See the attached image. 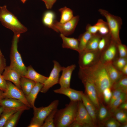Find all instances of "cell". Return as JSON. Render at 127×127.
Listing matches in <instances>:
<instances>
[{
	"instance_id": "1",
	"label": "cell",
	"mask_w": 127,
	"mask_h": 127,
	"mask_svg": "<svg viewBox=\"0 0 127 127\" xmlns=\"http://www.w3.org/2000/svg\"><path fill=\"white\" fill-rule=\"evenodd\" d=\"M79 75L80 79L87 78L93 82L96 87L99 97L102 95L104 90L107 88H111L112 86L104 65L100 60L96 64L91 67L80 68Z\"/></svg>"
},
{
	"instance_id": "2",
	"label": "cell",
	"mask_w": 127,
	"mask_h": 127,
	"mask_svg": "<svg viewBox=\"0 0 127 127\" xmlns=\"http://www.w3.org/2000/svg\"><path fill=\"white\" fill-rule=\"evenodd\" d=\"M78 102L71 101L64 108L57 110L54 118L55 127H69L75 120Z\"/></svg>"
},
{
	"instance_id": "3",
	"label": "cell",
	"mask_w": 127,
	"mask_h": 127,
	"mask_svg": "<svg viewBox=\"0 0 127 127\" xmlns=\"http://www.w3.org/2000/svg\"><path fill=\"white\" fill-rule=\"evenodd\" d=\"M0 21L3 26L11 30L14 34H20L28 30L17 17L7 9L6 5L0 7Z\"/></svg>"
},
{
	"instance_id": "4",
	"label": "cell",
	"mask_w": 127,
	"mask_h": 127,
	"mask_svg": "<svg viewBox=\"0 0 127 127\" xmlns=\"http://www.w3.org/2000/svg\"><path fill=\"white\" fill-rule=\"evenodd\" d=\"M98 11L106 19L111 39L117 44L121 43L119 36V32L122 24L121 18L103 9H100Z\"/></svg>"
},
{
	"instance_id": "5",
	"label": "cell",
	"mask_w": 127,
	"mask_h": 127,
	"mask_svg": "<svg viewBox=\"0 0 127 127\" xmlns=\"http://www.w3.org/2000/svg\"><path fill=\"white\" fill-rule=\"evenodd\" d=\"M20 36V34H14L13 37L11 49L9 66L17 71L22 77L24 76L27 67L23 63L18 49V43Z\"/></svg>"
},
{
	"instance_id": "6",
	"label": "cell",
	"mask_w": 127,
	"mask_h": 127,
	"mask_svg": "<svg viewBox=\"0 0 127 127\" xmlns=\"http://www.w3.org/2000/svg\"><path fill=\"white\" fill-rule=\"evenodd\" d=\"M59 103L58 100H56L46 107H36L35 106L33 108L34 115L31 123L41 127L49 115L53 110L57 108Z\"/></svg>"
},
{
	"instance_id": "7",
	"label": "cell",
	"mask_w": 127,
	"mask_h": 127,
	"mask_svg": "<svg viewBox=\"0 0 127 127\" xmlns=\"http://www.w3.org/2000/svg\"><path fill=\"white\" fill-rule=\"evenodd\" d=\"M101 53L98 50H84L80 52L79 61L80 68H88L95 65L100 60Z\"/></svg>"
},
{
	"instance_id": "8",
	"label": "cell",
	"mask_w": 127,
	"mask_h": 127,
	"mask_svg": "<svg viewBox=\"0 0 127 127\" xmlns=\"http://www.w3.org/2000/svg\"><path fill=\"white\" fill-rule=\"evenodd\" d=\"M53 67L49 76L43 84V86L40 91L42 93H46L55 85L59 83L60 74L62 71V67L58 62L54 60Z\"/></svg>"
},
{
	"instance_id": "9",
	"label": "cell",
	"mask_w": 127,
	"mask_h": 127,
	"mask_svg": "<svg viewBox=\"0 0 127 127\" xmlns=\"http://www.w3.org/2000/svg\"><path fill=\"white\" fill-rule=\"evenodd\" d=\"M7 85L6 89L3 93L4 98H11L18 100L29 108L31 107L21 89L9 81L7 82Z\"/></svg>"
},
{
	"instance_id": "10",
	"label": "cell",
	"mask_w": 127,
	"mask_h": 127,
	"mask_svg": "<svg viewBox=\"0 0 127 127\" xmlns=\"http://www.w3.org/2000/svg\"><path fill=\"white\" fill-rule=\"evenodd\" d=\"M74 121L80 124L82 127H92L95 126L94 123L82 101L78 102L77 111Z\"/></svg>"
},
{
	"instance_id": "11",
	"label": "cell",
	"mask_w": 127,
	"mask_h": 127,
	"mask_svg": "<svg viewBox=\"0 0 127 127\" xmlns=\"http://www.w3.org/2000/svg\"><path fill=\"white\" fill-rule=\"evenodd\" d=\"M79 20V16H74L69 21L62 24L55 20L54 27L57 32H60L61 34L66 36L72 34L75 31Z\"/></svg>"
},
{
	"instance_id": "12",
	"label": "cell",
	"mask_w": 127,
	"mask_h": 127,
	"mask_svg": "<svg viewBox=\"0 0 127 127\" xmlns=\"http://www.w3.org/2000/svg\"><path fill=\"white\" fill-rule=\"evenodd\" d=\"M81 79L84 86L85 94L96 108L99 109L100 106L99 96L94 83L91 80L87 78H83Z\"/></svg>"
},
{
	"instance_id": "13",
	"label": "cell",
	"mask_w": 127,
	"mask_h": 127,
	"mask_svg": "<svg viewBox=\"0 0 127 127\" xmlns=\"http://www.w3.org/2000/svg\"><path fill=\"white\" fill-rule=\"evenodd\" d=\"M117 44L111 39L109 44L101 53L100 61L104 64L113 62L116 59L118 52Z\"/></svg>"
},
{
	"instance_id": "14",
	"label": "cell",
	"mask_w": 127,
	"mask_h": 127,
	"mask_svg": "<svg viewBox=\"0 0 127 127\" xmlns=\"http://www.w3.org/2000/svg\"><path fill=\"white\" fill-rule=\"evenodd\" d=\"M6 80L11 82L21 89L20 80L21 76L19 72L14 68L10 66L6 67L2 75Z\"/></svg>"
},
{
	"instance_id": "15",
	"label": "cell",
	"mask_w": 127,
	"mask_h": 127,
	"mask_svg": "<svg viewBox=\"0 0 127 127\" xmlns=\"http://www.w3.org/2000/svg\"><path fill=\"white\" fill-rule=\"evenodd\" d=\"M75 67V64H72L67 67H62V74L59 82L60 87H70L72 74Z\"/></svg>"
},
{
	"instance_id": "16",
	"label": "cell",
	"mask_w": 127,
	"mask_h": 127,
	"mask_svg": "<svg viewBox=\"0 0 127 127\" xmlns=\"http://www.w3.org/2000/svg\"><path fill=\"white\" fill-rule=\"evenodd\" d=\"M54 92L64 95L67 96L71 101H82L83 92L82 91L75 90L70 87L61 88L53 90Z\"/></svg>"
},
{
	"instance_id": "17",
	"label": "cell",
	"mask_w": 127,
	"mask_h": 127,
	"mask_svg": "<svg viewBox=\"0 0 127 127\" xmlns=\"http://www.w3.org/2000/svg\"><path fill=\"white\" fill-rule=\"evenodd\" d=\"M0 105L4 109H24L27 110L29 108L20 101L11 98H5L0 102Z\"/></svg>"
},
{
	"instance_id": "18",
	"label": "cell",
	"mask_w": 127,
	"mask_h": 127,
	"mask_svg": "<svg viewBox=\"0 0 127 127\" xmlns=\"http://www.w3.org/2000/svg\"><path fill=\"white\" fill-rule=\"evenodd\" d=\"M108 76L112 85L123 75L121 71L117 69L113 64L110 62L104 64Z\"/></svg>"
},
{
	"instance_id": "19",
	"label": "cell",
	"mask_w": 127,
	"mask_h": 127,
	"mask_svg": "<svg viewBox=\"0 0 127 127\" xmlns=\"http://www.w3.org/2000/svg\"><path fill=\"white\" fill-rule=\"evenodd\" d=\"M24 76L36 83L42 84H43L48 78L36 72L31 65L27 67V71Z\"/></svg>"
},
{
	"instance_id": "20",
	"label": "cell",
	"mask_w": 127,
	"mask_h": 127,
	"mask_svg": "<svg viewBox=\"0 0 127 127\" xmlns=\"http://www.w3.org/2000/svg\"><path fill=\"white\" fill-rule=\"evenodd\" d=\"M82 101L94 122L95 123L97 117L96 107L86 94L83 93L82 95Z\"/></svg>"
},
{
	"instance_id": "21",
	"label": "cell",
	"mask_w": 127,
	"mask_h": 127,
	"mask_svg": "<svg viewBox=\"0 0 127 127\" xmlns=\"http://www.w3.org/2000/svg\"><path fill=\"white\" fill-rule=\"evenodd\" d=\"M60 36L63 41L62 47L64 48H69L79 52V42L78 39L68 37L61 34Z\"/></svg>"
},
{
	"instance_id": "22",
	"label": "cell",
	"mask_w": 127,
	"mask_h": 127,
	"mask_svg": "<svg viewBox=\"0 0 127 127\" xmlns=\"http://www.w3.org/2000/svg\"><path fill=\"white\" fill-rule=\"evenodd\" d=\"M43 86V84L36 83L28 94L25 95L26 99L31 107L33 108L35 107L34 104L36 99Z\"/></svg>"
},
{
	"instance_id": "23",
	"label": "cell",
	"mask_w": 127,
	"mask_h": 127,
	"mask_svg": "<svg viewBox=\"0 0 127 127\" xmlns=\"http://www.w3.org/2000/svg\"><path fill=\"white\" fill-rule=\"evenodd\" d=\"M56 17L55 14L53 11L48 10L44 13L42 18L43 24L45 26L52 28L55 31L56 30L54 27L53 24Z\"/></svg>"
},
{
	"instance_id": "24",
	"label": "cell",
	"mask_w": 127,
	"mask_h": 127,
	"mask_svg": "<svg viewBox=\"0 0 127 127\" xmlns=\"http://www.w3.org/2000/svg\"><path fill=\"white\" fill-rule=\"evenodd\" d=\"M36 82L24 76L21 77L20 84L21 89L25 95L28 94L35 85Z\"/></svg>"
},
{
	"instance_id": "25",
	"label": "cell",
	"mask_w": 127,
	"mask_h": 127,
	"mask_svg": "<svg viewBox=\"0 0 127 127\" xmlns=\"http://www.w3.org/2000/svg\"><path fill=\"white\" fill-rule=\"evenodd\" d=\"M101 36L98 32L92 34L85 50L91 51L98 50L99 43Z\"/></svg>"
},
{
	"instance_id": "26",
	"label": "cell",
	"mask_w": 127,
	"mask_h": 127,
	"mask_svg": "<svg viewBox=\"0 0 127 127\" xmlns=\"http://www.w3.org/2000/svg\"><path fill=\"white\" fill-rule=\"evenodd\" d=\"M59 11L61 14L59 22L63 24L69 21L74 17L72 10L66 7L60 9Z\"/></svg>"
},
{
	"instance_id": "27",
	"label": "cell",
	"mask_w": 127,
	"mask_h": 127,
	"mask_svg": "<svg viewBox=\"0 0 127 127\" xmlns=\"http://www.w3.org/2000/svg\"><path fill=\"white\" fill-rule=\"evenodd\" d=\"M92 35L91 33L86 31L79 36L78 39L79 42V53L85 50Z\"/></svg>"
},
{
	"instance_id": "28",
	"label": "cell",
	"mask_w": 127,
	"mask_h": 127,
	"mask_svg": "<svg viewBox=\"0 0 127 127\" xmlns=\"http://www.w3.org/2000/svg\"><path fill=\"white\" fill-rule=\"evenodd\" d=\"M21 109H4L0 116V127H4L5 123L10 117L17 111Z\"/></svg>"
},
{
	"instance_id": "29",
	"label": "cell",
	"mask_w": 127,
	"mask_h": 127,
	"mask_svg": "<svg viewBox=\"0 0 127 127\" xmlns=\"http://www.w3.org/2000/svg\"><path fill=\"white\" fill-rule=\"evenodd\" d=\"M127 75H123L117 82L112 85L114 90L119 89L123 92L126 93L127 91Z\"/></svg>"
},
{
	"instance_id": "30",
	"label": "cell",
	"mask_w": 127,
	"mask_h": 127,
	"mask_svg": "<svg viewBox=\"0 0 127 127\" xmlns=\"http://www.w3.org/2000/svg\"><path fill=\"white\" fill-rule=\"evenodd\" d=\"M98 28V32L101 36H104L109 33V28L107 22L102 19H99L95 24Z\"/></svg>"
},
{
	"instance_id": "31",
	"label": "cell",
	"mask_w": 127,
	"mask_h": 127,
	"mask_svg": "<svg viewBox=\"0 0 127 127\" xmlns=\"http://www.w3.org/2000/svg\"><path fill=\"white\" fill-rule=\"evenodd\" d=\"M25 110H19L13 114L7 121L4 127H14L22 112Z\"/></svg>"
},
{
	"instance_id": "32",
	"label": "cell",
	"mask_w": 127,
	"mask_h": 127,
	"mask_svg": "<svg viewBox=\"0 0 127 127\" xmlns=\"http://www.w3.org/2000/svg\"><path fill=\"white\" fill-rule=\"evenodd\" d=\"M111 40L110 34L104 36H102L99 41L98 46V50L102 52L109 44Z\"/></svg>"
},
{
	"instance_id": "33",
	"label": "cell",
	"mask_w": 127,
	"mask_h": 127,
	"mask_svg": "<svg viewBox=\"0 0 127 127\" xmlns=\"http://www.w3.org/2000/svg\"><path fill=\"white\" fill-rule=\"evenodd\" d=\"M115 119L122 124L127 123V114L126 110L118 108L114 113Z\"/></svg>"
},
{
	"instance_id": "34",
	"label": "cell",
	"mask_w": 127,
	"mask_h": 127,
	"mask_svg": "<svg viewBox=\"0 0 127 127\" xmlns=\"http://www.w3.org/2000/svg\"><path fill=\"white\" fill-rule=\"evenodd\" d=\"M58 109L53 110L45 120L41 127H55L54 118L55 114Z\"/></svg>"
},
{
	"instance_id": "35",
	"label": "cell",
	"mask_w": 127,
	"mask_h": 127,
	"mask_svg": "<svg viewBox=\"0 0 127 127\" xmlns=\"http://www.w3.org/2000/svg\"><path fill=\"white\" fill-rule=\"evenodd\" d=\"M127 98V93L122 92L120 96L114 102L111 107V111L114 113L121 103L126 101Z\"/></svg>"
},
{
	"instance_id": "36",
	"label": "cell",
	"mask_w": 127,
	"mask_h": 127,
	"mask_svg": "<svg viewBox=\"0 0 127 127\" xmlns=\"http://www.w3.org/2000/svg\"><path fill=\"white\" fill-rule=\"evenodd\" d=\"M127 57H119L116 58L113 62L114 66L118 70L121 71L123 68L127 64Z\"/></svg>"
},
{
	"instance_id": "37",
	"label": "cell",
	"mask_w": 127,
	"mask_h": 127,
	"mask_svg": "<svg viewBox=\"0 0 127 127\" xmlns=\"http://www.w3.org/2000/svg\"><path fill=\"white\" fill-rule=\"evenodd\" d=\"M98 113V118L99 120L103 121L109 115V113L106 108L103 105L100 106Z\"/></svg>"
},
{
	"instance_id": "38",
	"label": "cell",
	"mask_w": 127,
	"mask_h": 127,
	"mask_svg": "<svg viewBox=\"0 0 127 127\" xmlns=\"http://www.w3.org/2000/svg\"><path fill=\"white\" fill-rule=\"evenodd\" d=\"M117 45L119 57H127V48L126 46L122 44L121 43L117 44Z\"/></svg>"
},
{
	"instance_id": "39",
	"label": "cell",
	"mask_w": 127,
	"mask_h": 127,
	"mask_svg": "<svg viewBox=\"0 0 127 127\" xmlns=\"http://www.w3.org/2000/svg\"><path fill=\"white\" fill-rule=\"evenodd\" d=\"M111 87L107 88L102 92V95L103 96L104 100L107 103H109L112 96V92Z\"/></svg>"
},
{
	"instance_id": "40",
	"label": "cell",
	"mask_w": 127,
	"mask_h": 127,
	"mask_svg": "<svg viewBox=\"0 0 127 127\" xmlns=\"http://www.w3.org/2000/svg\"><path fill=\"white\" fill-rule=\"evenodd\" d=\"M114 90L112 92V96L109 102V106L110 108L114 102L120 96L122 93L123 92L120 90Z\"/></svg>"
},
{
	"instance_id": "41",
	"label": "cell",
	"mask_w": 127,
	"mask_h": 127,
	"mask_svg": "<svg viewBox=\"0 0 127 127\" xmlns=\"http://www.w3.org/2000/svg\"><path fill=\"white\" fill-rule=\"evenodd\" d=\"M121 125L120 123L114 118L109 119L105 123V126L107 127H119Z\"/></svg>"
},
{
	"instance_id": "42",
	"label": "cell",
	"mask_w": 127,
	"mask_h": 127,
	"mask_svg": "<svg viewBox=\"0 0 127 127\" xmlns=\"http://www.w3.org/2000/svg\"><path fill=\"white\" fill-rule=\"evenodd\" d=\"M86 30L92 34H96L98 32V28L95 25L92 26L90 24H88L86 26Z\"/></svg>"
},
{
	"instance_id": "43",
	"label": "cell",
	"mask_w": 127,
	"mask_h": 127,
	"mask_svg": "<svg viewBox=\"0 0 127 127\" xmlns=\"http://www.w3.org/2000/svg\"><path fill=\"white\" fill-rule=\"evenodd\" d=\"M7 81L0 73V90L5 91L7 87Z\"/></svg>"
},
{
	"instance_id": "44",
	"label": "cell",
	"mask_w": 127,
	"mask_h": 127,
	"mask_svg": "<svg viewBox=\"0 0 127 127\" xmlns=\"http://www.w3.org/2000/svg\"><path fill=\"white\" fill-rule=\"evenodd\" d=\"M5 59L3 55H0V73L2 74L6 67Z\"/></svg>"
},
{
	"instance_id": "45",
	"label": "cell",
	"mask_w": 127,
	"mask_h": 127,
	"mask_svg": "<svg viewBox=\"0 0 127 127\" xmlns=\"http://www.w3.org/2000/svg\"><path fill=\"white\" fill-rule=\"evenodd\" d=\"M44 2L46 7L48 9H51L57 0H41Z\"/></svg>"
},
{
	"instance_id": "46",
	"label": "cell",
	"mask_w": 127,
	"mask_h": 127,
	"mask_svg": "<svg viewBox=\"0 0 127 127\" xmlns=\"http://www.w3.org/2000/svg\"><path fill=\"white\" fill-rule=\"evenodd\" d=\"M119 107V109L126 111L127 109V102L125 101L122 103L119 106L118 108Z\"/></svg>"
},
{
	"instance_id": "47",
	"label": "cell",
	"mask_w": 127,
	"mask_h": 127,
	"mask_svg": "<svg viewBox=\"0 0 127 127\" xmlns=\"http://www.w3.org/2000/svg\"><path fill=\"white\" fill-rule=\"evenodd\" d=\"M121 71L124 75L127 74V64H126L122 69Z\"/></svg>"
},
{
	"instance_id": "48",
	"label": "cell",
	"mask_w": 127,
	"mask_h": 127,
	"mask_svg": "<svg viewBox=\"0 0 127 127\" xmlns=\"http://www.w3.org/2000/svg\"><path fill=\"white\" fill-rule=\"evenodd\" d=\"M4 91L0 90V102L1 100L4 98L3 95Z\"/></svg>"
},
{
	"instance_id": "49",
	"label": "cell",
	"mask_w": 127,
	"mask_h": 127,
	"mask_svg": "<svg viewBox=\"0 0 127 127\" xmlns=\"http://www.w3.org/2000/svg\"><path fill=\"white\" fill-rule=\"evenodd\" d=\"M4 110V108L2 106L0 107V116Z\"/></svg>"
},
{
	"instance_id": "50",
	"label": "cell",
	"mask_w": 127,
	"mask_h": 127,
	"mask_svg": "<svg viewBox=\"0 0 127 127\" xmlns=\"http://www.w3.org/2000/svg\"><path fill=\"white\" fill-rule=\"evenodd\" d=\"M123 124L120 126V127H127V123Z\"/></svg>"
},
{
	"instance_id": "51",
	"label": "cell",
	"mask_w": 127,
	"mask_h": 127,
	"mask_svg": "<svg viewBox=\"0 0 127 127\" xmlns=\"http://www.w3.org/2000/svg\"><path fill=\"white\" fill-rule=\"evenodd\" d=\"M27 0H21V1L23 3H24Z\"/></svg>"
},
{
	"instance_id": "52",
	"label": "cell",
	"mask_w": 127,
	"mask_h": 127,
	"mask_svg": "<svg viewBox=\"0 0 127 127\" xmlns=\"http://www.w3.org/2000/svg\"><path fill=\"white\" fill-rule=\"evenodd\" d=\"M2 52H1V50H0V55H2Z\"/></svg>"
}]
</instances>
